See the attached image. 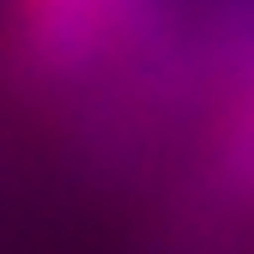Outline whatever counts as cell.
<instances>
[{"instance_id": "1", "label": "cell", "mask_w": 254, "mask_h": 254, "mask_svg": "<svg viewBox=\"0 0 254 254\" xmlns=\"http://www.w3.org/2000/svg\"><path fill=\"white\" fill-rule=\"evenodd\" d=\"M133 6L139 0H18V18H24V37L49 61H85L115 49Z\"/></svg>"}]
</instances>
